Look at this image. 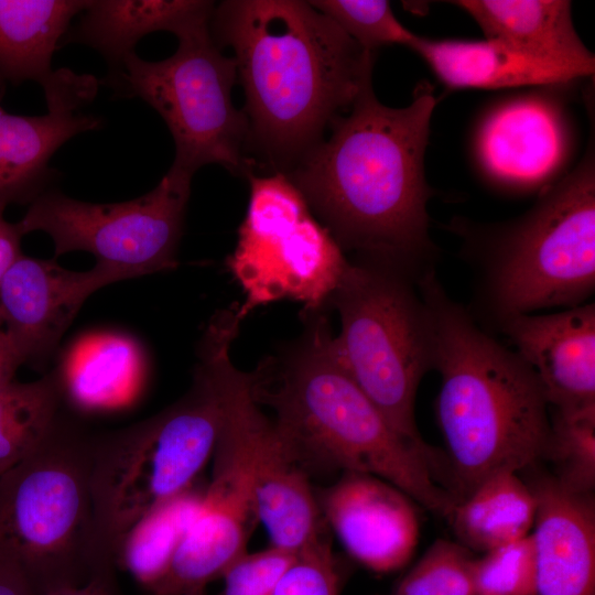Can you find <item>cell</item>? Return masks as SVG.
Instances as JSON below:
<instances>
[{"mask_svg": "<svg viewBox=\"0 0 595 595\" xmlns=\"http://www.w3.org/2000/svg\"><path fill=\"white\" fill-rule=\"evenodd\" d=\"M214 9L206 0H89L61 46L82 43L98 51L112 73L147 34L166 31L178 39L209 28Z\"/></svg>", "mask_w": 595, "mask_h": 595, "instance_id": "44dd1931", "label": "cell"}, {"mask_svg": "<svg viewBox=\"0 0 595 595\" xmlns=\"http://www.w3.org/2000/svg\"><path fill=\"white\" fill-rule=\"evenodd\" d=\"M93 444L61 418L32 453L0 475V551L25 571L39 595L80 584L99 569Z\"/></svg>", "mask_w": 595, "mask_h": 595, "instance_id": "52a82bcc", "label": "cell"}, {"mask_svg": "<svg viewBox=\"0 0 595 595\" xmlns=\"http://www.w3.org/2000/svg\"><path fill=\"white\" fill-rule=\"evenodd\" d=\"M538 377L549 407L595 408V305L522 314L499 326Z\"/></svg>", "mask_w": 595, "mask_h": 595, "instance_id": "2e32d148", "label": "cell"}, {"mask_svg": "<svg viewBox=\"0 0 595 595\" xmlns=\"http://www.w3.org/2000/svg\"><path fill=\"white\" fill-rule=\"evenodd\" d=\"M416 285L431 323L441 376L435 411L458 501L495 473L537 466L550 433L549 404L528 364L447 295L433 268Z\"/></svg>", "mask_w": 595, "mask_h": 595, "instance_id": "277c9868", "label": "cell"}, {"mask_svg": "<svg viewBox=\"0 0 595 595\" xmlns=\"http://www.w3.org/2000/svg\"><path fill=\"white\" fill-rule=\"evenodd\" d=\"M567 133L554 102L526 96L490 110L476 137V152L486 174L515 188L543 185L561 167Z\"/></svg>", "mask_w": 595, "mask_h": 595, "instance_id": "e0dca14e", "label": "cell"}, {"mask_svg": "<svg viewBox=\"0 0 595 595\" xmlns=\"http://www.w3.org/2000/svg\"><path fill=\"white\" fill-rule=\"evenodd\" d=\"M339 575L329 541L322 533L299 550L272 595H338Z\"/></svg>", "mask_w": 595, "mask_h": 595, "instance_id": "4dcf8cb0", "label": "cell"}, {"mask_svg": "<svg viewBox=\"0 0 595 595\" xmlns=\"http://www.w3.org/2000/svg\"><path fill=\"white\" fill-rule=\"evenodd\" d=\"M224 400L213 354L199 348L190 390L155 415L94 439V551L111 565L132 528L192 485L213 456Z\"/></svg>", "mask_w": 595, "mask_h": 595, "instance_id": "5b68a950", "label": "cell"}, {"mask_svg": "<svg viewBox=\"0 0 595 595\" xmlns=\"http://www.w3.org/2000/svg\"><path fill=\"white\" fill-rule=\"evenodd\" d=\"M121 280L120 273L99 264L72 271L21 253L0 281V306L4 332L22 364L45 360L88 296Z\"/></svg>", "mask_w": 595, "mask_h": 595, "instance_id": "5bb4252c", "label": "cell"}, {"mask_svg": "<svg viewBox=\"0 0 595 595\" xmlns=\"http://www.w3.org/2000/svg\"><path fill=\"white\" fill-rule=\"evenodd\" d=\"M542 459L549 461L552 477L565 489L593 495L595 487V408L553 410Z\"/></svg>", "mask_w": 595, "mask_h": 595, "instance_id": "4316f807", "label": "cell"}, {"mask_svg": "<svg viewBox=\"0 0 595 595\" xmlns=\"http://www.w3.org/2000/svg\"><path fill=\"white\" fill-rule=\"evenodd\" d=\"M170 57L150 62L136 52L102 83L122 98H140L159 112L175 145L172 169L194 175L218 164L236 175L253 172L248 155V122L232 104L234 57L221 53L210 26L177 39Z\"/></svg>", "mask_w": 595, "mask_h": 595, "instance_id": "9c48e42d", "label": "cell"}, {"mask_svg": "<svg viewBox=\"0 0 595 595\" xmlns=\"http://www.w3.org/2000/svg\"><path fill=\"white\" fill-rule=\"evenodd\" d=\"M22 365L4 329L0 333V389L14 380L18 368Z\"/></svg>", "mask_w": 595, "mask_h": 595, "instance_id": "d590c367", "label": "cell"}, {"mask_svg": "<svg viewBox=\"0 0 595 595\" xmlns=\"http://www.w3.org/2000/svg\"><path fill=\"white\" fill-rule=\"evenodd\" d=\"M111 567H101L80 584L54 588L44 595H111Z\"/></svg>", "mask_w": 595, "mask_h": 595, "instance_id": "e575fe53", "label": "cell"}, {"mask_svg": "<svg viewBox=\"0 0 595 595\" xmlns=\"http://www.w3.org/2000/svg\"><path fill=\"white\" fill-rule=\"evenodd\" d=\"M98 85L91 75L61 68L42 86L47 113L0 110V204L32 203L57 175L50 166L54 153L73 137L101 126L100 118L79 112L95 98Z\"/></svg>", "mask_w": 595, "mask_h": 595, "instance_id": "4fadbf2b", "label": "cell"}, {"mask_svg": "<svg viewBox=\"0 0 595 595\" xmlns=\"http://www.w3.org/2000/svg\"><path fill=\"white\" fill-rule=\"evenodd\" d=\"M256 510L270 545L296 553L323 533V518L309 474L255 404L250 420Z\"/></svg>", "mask_w": 595, "mask_h": 595, "instance_id": "d6986e66", "label": "cell"}, {"mask_svg": "<svg viewBox=\"0 0 595 595\" xmlns=\"http://www.w3.org/2000/svg\"><path fill=\"white\" fill-rule=\"evenodd\" d=\"M448 88H507L564 84L580 72L519 54L490 40H432L414 35L408 45Z\"/></svg>", "mask_w": 595, "mask_h": 595, "instance_id": "7402d4cb", "label": "cell"}, {"mask_svg": "<svg viewBox=\"0 0 595 595\" xmlns=\"http://www.w3.org/2000/svg\"><path fill=\"white\" fill-rule=\"evenodd\" d=\"M435 105L428 82L407 107L391 108L377 99L370 80L331 134L284 174L343 252L415 280L433 268L436 253L424 176Z\"/></svg>", "mask_w": 595, "mask_h": 595, "instance_id": "6da1fadb", "label": "cell"}, {"mask_svg": "<svg viewBox=\"0 0 595 595\" xmlns=\"http://www.w3.org/2000/svg\"><path fill=\"white\" fill-rule=\"evenodd\" d=\"M519 474L495 473L455 504L446 519L458 543L484 553L531 533L537 500Z\"/></svg>", "mask_w": 595, "mask_h": 595, "instance_id": "cb8c5ba5", "label": "cell"}, {"mask_svg": "<svg viewBox=\"0 0 595 595\" xmlns=\"http://www.w3.org/2000/svg\"><path fill=\"white\" fill-rule=\"evenodd\" d=\"M316 500L323 520L357 562L388 573L402 567L419 539L413 500L379 477L344 472Z\"/></svg>", "mask_w": 595, "mask_h": 595, "instance_id": "9a60e30c", "label": "cell"}, {"mask_svg": "<svg viewBox=\"0 0 595 595\" xmlns=\"http://www.w3.org/2000/svg\"><path fill=\"white\" fill-rule=\"evenodd\" d=\"M303 332L250 372L251 396L300 465L387 480L435 515L457 502L440 484V459L400 434L342 361L325 310L302 311Z\"/></svg>", "mask_w": 595, "mask_h": 595, "instance_id": "3957f363", "label": "cell"}, {"mask_svg": "<svg viewBox=\"0 0 595 595\" xmlns=\"http://www.w3.org/2000/svg\"><path fill=\"white\" fill-rule=\"evenodd\" d=\"M89 0H0V75L13 84L41 86L73 18Z\"/></svg>", "mask_w": 595, "mask_h": 595, "instance_id": "603a6c76", "label": "cell"}, {"mask_svg": "<svg viewBox=\"0 0 595 595\" xmlns=\"http://www.w3.org/2000/svg\"><path fill=\"white\" fill-rule=\"evenodd\" d=\"M537 500L531 536L536 595H595V502L552 475L528 483Z\"/></svg>", "mask_w": 595, "mask_h": 595, "instance_id": "ac0fdd59", "label": "cell"}, {"mask_svg": "<svg viewBox=\"0 0 595 595\" xmlns=\"http://www.w3.org/2000/svg\"><path fill=\"white\" fill-rule=\"evenodd\" d=\"M340 332L334 336L346 369L404 437L430 447L415 423V396L433 368L426 306L416 280L378 263L348 261L328 301Z\"/></svg>", "mask_w": 595, "mask_h": 595, "instance_id": "ba28073f", "label": "cell"}, {"mask_svg": "<svg viewBox=\"0 0 595 595\" xmlns=\"http://www.w3.org/2000/svg\"><path fill=\"white\" fill-rule=\"evenodd\" d=\"M4 329V316L0 306V333Z\"/></svg>", "mask_w": 595, "mask_h": 595, "instance_id": "8d00e7d4", "label": "cell"}, {"mask_svg": "<svg viewBox=\"0 0 595 595\" xmlns=\"http://www.w3.org/2000/svg\"><path fill=\"white\" fill-rule=\"evenodd\" d=\"M247 177L248 209L227 260L245 294L238 320L279 300L298 301L303 311H327L349 260L284 174Z\"/></svg>", "mask_w": 595, "mask_h": 595, "instance_id": "30bf717a", "label": "cell"}, {"mask_svg": "<svg viewBox=\"0 0 595 595\" xmlns=\"http://www.w3.org/2000/svg\"><path fill=\"white\" fill-rule=\"evenodd\" d=\"M295 553L270 545L238 556L223 573L221 595H272Z\"/></svg>", "mask_w": 595, "mask_h": 595, "instance_id": "1f68e13d", "label": "cell"}, {"mask_svg": "<svg viewBox=\"0 0 595 595\" xmlns=\"http://www.w3.org/2000/svg\"><path fill=\"white\" fill-rule=\"evenodd\" d=\"M210 34L234 52L252 170L289 172L371 80L375 53L309 1H223Z\"/></svg>", "mask_w": 595, "mask_h": 595, "instance_id": "7a4b0ae2", "label": "cell"}, {"mask_svg": "<svg viewBox=\"0 0 595 595\" xmlns=\"http://www.w3.org/2000/svg\"><path fill=\"white\" fill-rule=\"evenodd\" d=\"M184 595H205V589L190 592V593H186Z\"/></svg>", "mask_w": 595, "mask_h": 595, "instance_id": "74e56055", "label": "cell"}, {"mask_svg": "<svg viewBox=\"0 0 595 595\" xmlns=\"http://www.w3.org/2000/svg\"><path fill=\"white\" fill-rule=\"evenodd\" d=\"M192 175L172 167L149 193L120 203L96 204L47 190L17 223L21 235L47 234L55 258L89 252L96 264L125 280L172 270L183 234Z\"/></svg>", "mask_w": 595, "mask_h": 595, "instance_id": "8fae6325", "label": "cell"}, {"mask_svg": "<svg viewBox=\"0 0 595 595\" xmlns=\"http://www.w3.org/2000/svg\"><path fill=\"white\" fill-rule=\"evenodd\" d=\"M476 595H536V552L531 533L475 559Z\"/></svg>", "mask_w": 595, "mask_h": 595, "instance_id": "f546056e", "label": "cell"}, {"mask_svg": "<svg viewBox=\"0 0 595 595\" xmlns=\"http://www.w3.org/2000/svg\"><path fill=\"white\" fill-rule=\"evenodd\" d=\"M473 552L445 539L436 540L401 578L391 595H476Z\"/></svg>", "mask_w": 595, "mask_h": 595, "instance_id": "83f0119b", "label": "cell"}, {"mask_svg": "<svg viewBox=\"0 0 595 595\" xmlns=\"http://www.w3.org/2000/svg\"><path fill=\"white\" fill-rule=\"evenodd\" d=\"M6 205L0 204V281L7 270L21 255L22 235L17 224L9 223L3 215Z\"/></svg>", "mask_w": 595, "mask_h": 595, "instance_id": "836d02e7", "label": "cell"}, {"mask_svg": "<svg viewBox=\"0 0 595 595\" xmlns=\"http://www.w3.org/2000/svg\"><path fill=\"white\" fill-rule=\"evenodd\" d=\"M314 8L332 19L361 48L399 44L408 46L414 33L394 15L386 0H313Z\"/></svg>", "mask_w": 595, "mask_h": 595, "instance_id": "f1b7e54d", "label": "cell"}, {"mask_svg": "<svg viewBox=\"0 0 595 595\" xmlns=\"http://www.w3.org/2000/svg\"><path fill=\"white\" fill-rule=\"evenodd\" d=\"M485 39L524 56L565 66L584 77L594 73L595 57L573 24L567 0H459Z\"/></svg>", "mask_w": 595, "mask_h": 595, "instance_id": "ffe728a7", "label": "cell"}, {"mask_svg": "<svg viewBox=\"0 0 595 595\" xmlns=\"http://www.w3.org/2000/svg\"><path fill=\"white\" fill-rule=\"evenodd\" d=\"M578 165L521 217L465 238L478 302L497 326L555 306L581 305L595 288L594 134Z\"/></svg>", "mask_w": 595, "mask_h": 595, "instance_id": "8992f818", "label": "cell"}, {"mask_svg": "<svg viewBox=\"0 0 595 595\" xmlns=\"http://www.w3.org/2000/svg\"><path fill=\"white\" fill-rule=\"evenodd\" d=\"M0 110H2V108L0 107Z\"/></svg>", "mask_w": 595, "mask_h": 595, "instance_id": "f35d334b", "label": "cell"}, {"mask_svg": "<svg viewBox=\"0 0 595 595\" xmlns=\"http://www.w3.org/2000/svg\"><path fill=\"white\" fill-rule=\"evenodd\" d=\"M64 394L58 371L0 389V475L32 453L58 421Z\"/></svg>", "mask_w": 595, "mask_h": 595, "instance_id": "d4e9b609", "label": "cell"}, {"mask_svg": "<svg viewBox=\"0 0 595 595\" xmlns=\"http://www.w3.org/2000/svg\"><path fill=\"white\" fill-rule=\"evenodd\" d=\"M0 595H39L25 571L1 551Z\"/></svg>", "mask_w": 595, "mask_h": 595, "instance_id": "d6a6232c", "label": "cell"}, {"mask_svg": "<svg viewBox=\"0 0 595 595\" xmlns=\"http://www.w3.org/2000/svg\"><path fill=\"white\" fill-rule=\"evenodd\" d=\"M202 497L203 491L187 489L144 517L125 538L117 559L148 589L166 573Z\"/></svg>", "mask_w": 595, "mask_h": 595, "instance_id": "484cf974", "label": "cell"}, {"mask_svg": "<svg viewBox=\"0 0 595 595\" xmlns=\"http://www.w3.org/2000/svg\"><path fill=\"white\" fill-rule=\"evenodd\" d=\"M224 400V420L214 453L209 485L199 510L154 595H184L205 589L247 551L259 522L255 494L250 420L256 404L250 372L237 369L230 354L217 361Z\"/></svg>", "mask_w": 595, "mask_h": 595, "instance_id": "7c38bea8", "label": "cell"}]
</instances>
